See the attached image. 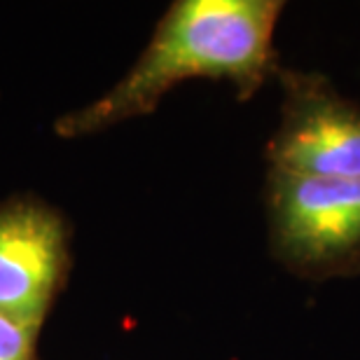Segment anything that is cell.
Masks as SVG:
<instances>
[{"instance_id": "obj_1", "label": "cell", "mask_w": 360, "mask_h": 360, "mask_svg": "<svg viewBox=\"0 0 360 360\" xmlns=\"http://www.w3.org/2000/svg\"><path fill=\"white\" fill-rule=\"evenodd\" d=\"M278 0H178L169 7L141 59L89 105L56 122L59 136H84L153 112L178 82L227 80L241 101L278 73L274 33Z\"/></svg>"}, {"instance_id": "obj_2", "label": "cell", "mask_w": 360, "mask_h": 360, "mask_svg": "<svg viewBox=\"0 0 360 360\" xmlns=\"http://www.w3.org/2000/svg\"><path fill=\"white\" fill-rule=\"evenodd\" d=\"M274 257L297 276L333 278L360 269V178L267 174Z\"/></svg>"}, {"instance_id": "obj_3", "label": "cell", "mask_w": 360, "mask_h": 360, "mask_svg": "<svg viewBox=\"0 0 360 360\" xmlns=\"http://www.w3.org/2000/svg\"><path fill=\"white\" fill-rule=\"evenodd\" d=\"M281 120L267 143L269 171L304 178H360V105L321 73L281 70Z\"/></svg>"}, {"instance_id": "obj_4", "label": "cell", "mask_w": 360, "mask_h": 360, "mask_svg": "<svg viewBox=\"0 0 360 360\" xmlns=\"http://www.w3.org/2000/svg\"><path fill=\"white\" fill-rule=\"evenodd\" d=\"M66 269V227L31 199L0 206V314L38 330Z\"/></svg>"}, {"instance_id": "obj_5", "label": "cell", "mask_w": 360, "mask_h": 360, "mask_svg": "<svg viewBox=\"0 0 360 360\" xmlns=\"http://www.w3.org/2000/svg\"><path fill=\"white\" fill-rule=\"evenodd\" d=\"M38 330L0 314V360H35Z\"/></svg>"}]
</instances>
